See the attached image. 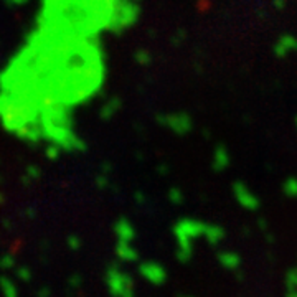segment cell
Returning <instances> with one entry per match:
<instances>
[{
    "label": "cell",
    "instance_id": "ba28073f",
    "mask_svg": "<svg viewBox=\"0 0 297 297\" xmlns=\"http://www.w3.org/2000/svg\"><path fill=\"white\" fill-rule=\"evenodd\" d=\"M282 190H284V195H286V197L295 198L297 197V178H287V180L284 182Z\"/></svg>",
    "mask_w": 297,
    "mask_h": 297
},
{
    "label": "cell",
    "instance_id": "3957f363",
    "mask_svg": "<svg viewBox=\"0 0 297 297\" xmlns=\"http://www.w3.org/2000/svg\"><path fill=\"white\" fill-rule=\"evenodd\" d=\"M140 274L144 276L148 282L152 284H164L165 279H167V271H165L164 266H160L159 263H154V261H148L140 266Z\"/></svg>",
    "mask_w": 297,
    "mask_h": 297
},
{
    "label": "cell",
    "instance_id": "8992f818",
    "mask_svg": "<svg viewBox=\"0 0 297 297\" xmlns=\"http://www.w3.org/2000/svg\"><path fill=\"white\" fill-rule=\"evenodd\" d=\"M297 50V40L290 35H284L281 40L277 41L276 45V55L277 56H286L289 51H295Z\"/></svg>",
    "mask_w": 297,
    "mask_h": 297
},
{
    "label": "cell",
    "instance_id": "9c48e42d",
    "mask_svg": "<svg viewBox=\"0 0 297 297\" xmlns=\"http://www.w3.org/2000/svg\"><path fill=\"white\" fill-rule=\"evenodd\" d=\"M286 287H287V292L297 290V267L290 269L286 274Z\"/></svg>",
    "mask_w": 297,
    "mask_h": 297
},
{
    "label": "cell",
    "instance_id": "30bf717a",
    "mask_svg": "<svg viewBox=\"0 0 297 297\" xmlns=\"http://www.w3.org/2000/svg\"><path fill=\"white\" fill-rule=\"evenodd\" d=\"M287 297H297V290H294V292H287Z\"/></svg>",
    "mask_w": 297,
    "mask_h": 297
},
{
    "label": "cell",
    "instance_id": "52a82bcc",
    "mask_svg": "<svg viewBox=\"0 0 297 297\" xmlns=\"http://www.w3.org/2000/svg\"><path fill=\"white\" fill-rule=\"evenodd\" d=\"M230 164V156L225 148H219L215 154V169L216 170H223L227 165Z\"/></svg>",
    "mask_w": 297,
    "mask_h": 297
},
{
    "label": "cell",
    "instance_id": "5b68a950",
    "mask_svg": "<svg viewBox=\"0 0 297 297\" xmlns=\"http://www.w3.org/2000/svg\"><path fill=\"white\" fill-rule=\"evenodd\" d=\"M205 240L210 243L211 246H216L219 245L223 240H225V230L221 227H218V225H213V223H206V230H205Z\"/></svg>",
    "mask_w": 297,
    "mask_h": 297
},
{
    "label": "cell",
    "instance_id": "277c9868",
    "mask_svg": "<svg viewBox=\"0 0 297 297\" xmlns=\"http://www.w3.org/2000/svg\"><path fill=\"white\" fill-rule=\"evenodd\" d=\"M216 259H218V263H219V266L223 267V269L231 271V272L238 271V269H240V266H241L240 254L235 253V251H228V249H225V251H219L216 254Z\"/></svg>",
    "mask_w": 297,
    "mask_h": 297
},
{
    "label": "cell",
    "instance_id": "6da1fadb",
    "mask_svg": "<svg viewBox=\"0 0 297 297\" xmlns=\"http://www.w3.org/2000/svg\"><path fill=\"white\" fill-rule=\"evenodd\" d=\"M205 230H206V223L200 221V219H197V218H183L175 225L174 235L177 240L178 261L187 263V261L192 259L193 243L197 241L198 238L205 236Z\"/></svg>",
    "mask_w": 297,
    "mask_h": 297
},
{
    "label": "cell",
    "instance_id": "7a4b0ae2",
    "mask_svg": "<svg viewBox=\"0 0 297 297\" xmlns=\"http://www.w3.org/2000/svg\"><path fill=\"white\" fill-rule=\"evenodd\" d=\"M233 193H235L236 201L245 208V210L254 211V210H258L259 208V198L245 185V183L236 182L233 185Z\"/></svg>",
    "mask_w": 297,
    "mask_h": 297
}]
</instances>
